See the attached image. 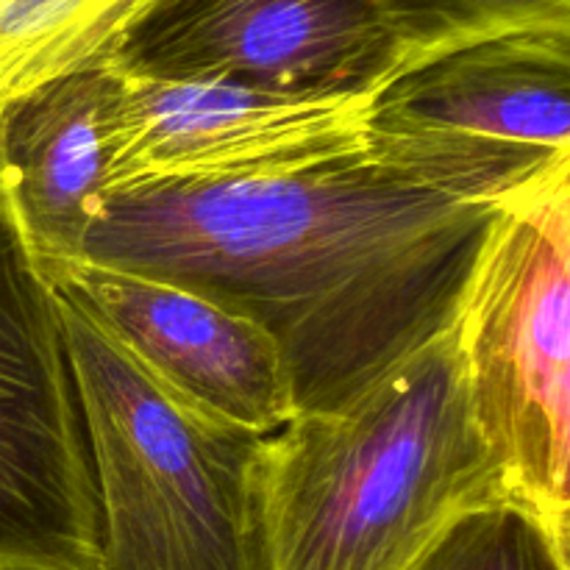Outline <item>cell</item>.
<instances>
[{
	"label": "cell",
	"mask_w": 570,
	"mask_h": 570,
	"mask_svg": "<svg viewBox=\"0 0 570 570\" xmlns=\"http://www.w3.org/2000/svg\"><path fill=\"white\" fill-rule=\"evenodd\" d=\"M115 70L81 67L0 106V187L39 262L81 259L106 198Z\"/></svg>",
	"instance_id": "30bf717a"
},
{
	"label": "cell",
	"mask_w": 570,
	"mask_h": 570,
	"mask_svg": "<svg viewBox=\"0 0 570 570\" xmlns=\"http://www.w3.org/2000/svg\"><path fill=\"white\" fill-rule=\"evenodd\" d=\"M365 159L465 204L504 206L570 165V31L465 45L373 95Z\"/></svg>",
	"instance_id": "5b68a950"
},
{
	"label": "cell",
	"mask_w": 570,
	"mask_h": 570,
	"mask_svg": "<svg viewBox=\"0 0 570 570\" xmlns=\"http://www.w3.org/2000/svg\"><path fill=\"white\" fill-rule=\"evenodd\" d=\"M495 499L507 495L451 326L343 410L271 434V570H406L456 515Z\"/></svg>",
	"instance_id": "7a4b0ae2"
},
{
	"label": "cell",
	"mask_w": 570,
	"mask_h": 570,
	"mask_svg": "<svg viewBox=\"0 0 570 570\" xmlns=\"http://www.w3.org/2000/svg\"><path fill=\"white\" fill-rule=\"evenodd\" d=\"M501 206L345 156L309 170L111 193L81 259L178 284L282 351L298 415L337 412L449 332Z\"/></svg>",
	"instance_id": "6da1fadb"
},
{
	"label": "cell",
	"mask_w": 570,
	"mask_h": 570,
	"mask_svg": "<svg viewBox=\"0 0 570 570\" xmlns=\"http://www.w3.org/2000/svg\"><path fill=\"white\" fill-rule=\"evenodd\" d=\"M39 265L142 365L204 410L262 434L298 415L282 351L239 312L178 284L98 262Z\"/></svg>",
	"instance_id": "9c48e42d"
},
{
	"label": "cell",
	"mask_w": 570,
	"mask_h": 570,
	"mask_svg": "<svg viewBox=\"0 0 570 570\" xmlns=\"http://www.w3.org/2000/svg\"><path fill=\"white\" fill-rule=\"evenodd\" d=\"M406 570H570L568 543L538 515L495 499L456 515Z\"/></svg>",
	"instance_id": "4fadbf2b"
},
{
	"label": "cell",
	"mask_w": 570,
	"mask_h": 570,
	"mask_svg": "<svg viewBox=\"0 0 570 570\" xmlns=\"http://www.w3.org/2000/svg\"><path fill=\"white\" fill-rule=\"evenodd\" d=\"M150 81L276 95H376L404 56L371 0H156L109 61Z\"/></svg>",
	"instance_id": "ba28073f"
},
{
	"label": "cell",
	"mask_w": 570,
	"mask_h": 570,
	"mask_svg": "<svg viewBox=\"0 0 570 570\" xmlns=\"http://www.w3.org/2000/svg\"><path fill=\"white\" fill-rule=\"evenodd\" d=\"M98 538L59 301L0 187V570H95Z\"/></svg>",
	"instance_id": "8992f818"
},
{
	"label": "cell",
	"mask_w": 570,
	"mask_h": 570,
	"mask_svg": "<svg viewBox=\"0 0 570 570\" xmlns=\"http://www.w3.org/2000/svg\"><path fill=\"white\" fill-rule=\"evenodd\" d=\"M53 293L98 490L95 570H271V434L195 404Z\"/></svg>",
	"instance_id": "3957f363"
},
{
	"label": "cell",
	"mask_w": 570,
	"mask_h": 570,
	"mask_svg": "<svg viewBox=\"0 0 570 570\" xmlns=\"http://www.w3.org/2000/svg\"><path fill=\"white\" fill-rule=\"evenodd\" d=\"M373 95H276L115 72L106 195L309 170L365 154Z\"/></svg>",
	"instance_id": "52a82bcc"
},
{
	"label": "cell",
	"mask_w": 570,
	"mask_h": 570,
	"mask_svg": "<svg viewBox=\"0 0 570 570\" xmlns=\"http://www.w3.org/2000/svg\"><path fill=\"white\" fill-rule=\"evenodd\" d=\"M156 0H0V106L81 67L106 65Z\"/></svg>",
	"instance_id": "8fae6325"
},
{
	"label": "cell",
	"mask_w": 570,
	"mask_h": 570,
	"mask_svg": "<svg viewBox=\"0 0 570 570\" xmlns=\"http://www.w3.org/2000/svg\"><path fill=\"white\" fill-rule=\"evenodd\" d=\"M454 334L501 490L568 543L570 165L501 206Z\"/></svg>",
	"instance_id": "277c9868"
},
{
	"label": "cell",
	"mask_w": 570,
	"mask_h": 570,
	"mask_svg": "<svg viewBox=\"0 0 570 570\" xmlns=\"http://www.w3.org/2000/svg\"><path fill=\"white\" fill-rule=\"evenodd\" d=\"M404 70L465 45L521 31H570V0H371Z\"/></svg>",
	"instance_id": "7c38bea8"
}]
</instances>
